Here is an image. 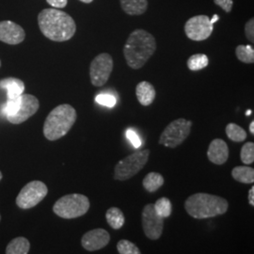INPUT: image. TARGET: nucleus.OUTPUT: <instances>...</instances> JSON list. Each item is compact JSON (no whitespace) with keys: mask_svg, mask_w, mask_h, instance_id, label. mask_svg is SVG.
I'll list each match as a JSON object with an SVG mask.
<instances>
[{"mask_svg":"<svg viewBox=\"0 0 254 254\" xmlns=\"http://www.w3.org/2000/svg\"><path fill=\"white\" fill-rule=\"evenodd\" d=\"M232 177L236 181L251 185L254 183V169L248 166H237L232 171Z\"/></svg>","mask_w":254,"mask_h":254,"instance_id":"nucleus-19","label":"nucleus"},{"mask_svg":"<svg viewBox=\"0 0 254 254\" xmlns=\"http://www.w3.org/2000/svg\"><path fill=\"white\" fill-rule=\"evenodd\" d=\"M163 176L160 173H149L143 179L142 185L148 192H155L164 185Z\"/></svg>","mask_w":254,"mask_h":254,"instance_id":"nucleus-22","label":"nucleus"},{"mask_svg":"<svg viewBox=\"0 0 254 254\" xmlns=\"http://www.w3.org/2000/svg\"><path fill=\"white\" fill-rule=\"evenodd\" d=\"M79 1H81L83 3H86V4H90L93 0H79Z\"/></svg>","mask_w":254,"mask_h":254,"instance_id":"nucleus-37","label":"nucleus"},{"mask_svg":"<svg viewBox=\"0 0 254 254\" xmlns=\"http://www.w3.org/2000/svg\"><path fill=\"white\" fill-rule=\"evenodd\" d=\"M110 236L105 229H94L82 236L81 245L86 251L95 252L109 245Z\"/></svg>","mask_w":254,"mask_h":254,"instance_id":"nucleus-13","label":"nucleus"},{"mask_svg":"<svg viewBox=\"0 0 254 254\" xmlns=\"http://www.w3.org/2000/svg\"><path fill=\"white\" fill-rule=\"evenodd\" d=\"M250 114H252V110H248V111L246 112V115H247V116H249Z\"/></svg>","mask_w":254,"mask_h":254,"instance_id":"nucleus-38","label":"nucleus"},{"mask_svg":"<svg viewBox=\"0 0 254 254\" xmlns=\"http://www.w3.org/2000/svg\"><path fill=\"white\" fill-rule=\"evenodd\" d=\"M26 38L23 27L11 21L0 22V41L8 45H18Z\"/></svg>","mask_w":254,"mask_h":254,"instance_id":"nucleus-14","label":"nucleus"},{"mask_svg":"<svg viewBox=\"0 0 254 254\" xmlns=\"http://www.w3.org/2000/svg\"><path fill=\"white\" fill-rule=\"evenodd\" d=\"M237 59L243 64H252L254 63V49L251 46H238L236 47Z\"/></svg>","mask_w":254,"mask_h":254,"instance_id":"nucleus-26","label":"nucleus"},{"mask_svg":"<svg viewBox=\"0 0 254 254\" xmlns=\"http://www.w3.org/2000/svg\"><path fill=\"white\" fill-rule=\"evenodd\" d=\"M47 193L48 189L45 183L29 182L19 192L16 204L21 209L33 208L46 198Z\"/></svg>","mask_w":254,"mask_h":254,"instance_id":"nucleus-8","label":"nucleus"},{"mask_svg":"<svg viewBox=\"0 0 254 254\" xmlns=\"http://www.w3.org/2000/svg\"><path fill=\"white\" fill-rule=\"evenodd\" d=\"M249 203L254 206V187H252V189L249 190Z\"/></svg>","mask_w":254,"mask_h":254,"instance_id":"nucleus-34","label":"nucleus"},{"mask_svg":"<svg viewBox=\"0 0 254 254\" xmlns=\"http://www.w3.org/2000/svg\"><path fill=\"white\" fill-rule=\"evenodd\" d=\"M229 208L228 200L208 193H196L185 201L187 213L196 219L215 218L224 215Z\"/></svg>","mask_w":254,"mask_h":254,"instance_id":"nucleus-3","label":"nucleus"},{"mask_svg":"<svg viewBox=\"0 0 254 254\" xmlns=\"http://www.w3.org/2000/svg\"><path fill=\"white\" fill-rule=\"evenodd\" d=\"M218 19H219V17H218V14H215V15H213V18L210 19V22L214 25L218 21Z\"/></svg>","mask_w":254,"mask_h":254,"instance_id":"nucleus-35","label":"nucleus"},{"mask_svg":"<svg viewBox=\"0 0 254 254\" xmlns=\"http://www.w3.org/2000/svg\"><path fill=\"white\" fill-rule=\"evenodd\" d=\"M96 103H98L99 105L108 107V108H113L116 105V98L111 95V94H107V93H102L98 94L95 97Z\"/></svg>","mask_w":254,"mask_h":254,"instance_id":"nucleus-29","label":"nucleus"},{"mask_svg":"<svg viewBox=\"0 0 254 254\" xmlns=\"http://www.w3.org/2000/svg\"><path fill=\"white\" fill-rule=\"evenodd\" d=\"M113 70V59L108 53L96 56L90 66V77L94 87H102L109 81Z\"/></svg>","mask_w":254,"mask_h":254,"instance_id":"nucleus-9","label":"nucleus"},{"mask_svg":"<svg viewBox=\"0 0 254 254\" xmlns=\"http://www.w3.org/2000/svg\"><path fill=\"white\" fill-rule=\"evenodd\" d=\"M209 64L208 57L205 54L192 55L188 60V67L190 71H200L207 67Z\"/></svg>","mask_w":254,"mask_h":254,"instance_id":"nucleus-24","label":"nucleus"},{"mask_svg":"<svg viewBox=\"0 0 254 254\" xmlns=\"http://www.w3.org/2000/svg\"><path fill=\"white\" fill-rule=\"evenodd\" d=\"M209 161L216 165H223L229 158V148L225 140L215 138L211 141L207 150Z\"/></svg>","mask_w":254,"mask_h":254,"instance_id":"nucleus-15","label":"nucleus"},{"mask_svg":"<svg viewBox=\"0 0 254 254\" xmlns=\"http://www.w3.org/2000/svg\"><path fill=\"white\" fill-rule=\"evenodd\" d=\"M76 118V111L71 105L64 104L56 107L48 114L44 125L46 138L50 141L62 138L71 130Z\"/></svg>","mask_w":254,"mask_h":254,"instance_id":"nucleus-4","label":"nucleus"},{"mask_svg":"<svg viewBox=\"0 0 254 254\" xmlns=\"http://www.w3.org/2000/svg\"><path fill=\"white\" fill-rule=\"evenodd\" d=\"M142 227L146 237L151 240H157L162 236L164 218L154 210V204L149 203L142 211Z\"/></svg>","mask_w":254,"mask_h":254,"instance_id":"nucleus-11","label":"nucleus"},{"mask_svg":"<svg viewBox=\"0 0 254 254\" xmlns=\"http://www.w3.org/2000/svg\"><path fill=\"white\" fill-rule=\"evenodd\" d=\"M0 220H1V215H0Z\"/></svg>","mask_w":254,"mask_h":254,"instance_id":"nucleus-41","label":"nucleus"},{"mask_svg":"<svg viewBox=\"0 0 254 254\" xmlns=\"http://www.w3.org/2000/svg\"><path fill=\"white\" fill-rule=\"evenodd\" d=\"M106 219L109 226L114 230H120L125 225V215L118 207H111L106 213Z\"/></svg>","mask_w":254,"mask_h":254,"instance_id":"nucleus-21","label":"nucleus"},{"mask_svg":"<svg viewBox=\"0 0 254 254\" xmlns=\"http://www.w3.org/2000/svg\"><path fill=\"white\" fill-rule=\"evenodd\" d=\"M117 251L120 254H140L141 252L133 242L122 239L117 243Z\"/></svg>","mask_w":254,"mask_h":254,"instance_id":"nucleus-27","label":"nucleus"},{"mask_svg":"<svg viewBox=\"0 0 254 254\" xmlns=\"http://www.w3.org/2000/svg\"><path fill=\"white\" fill-rule=\"evenodd\" d=\"M91 202L87 196L82 194H69L55 202L53 211L60 218L65 219L79 218L90 209Z\"/></svg>","mask_w":254,"mask_h":254,"instance_id":"nucleus-5","label":"nucleus"},{"mask_svg":"<svg viewBox=\"0 0 254 254\" xmlns=\"http://www.w3.org/2000/svg\"><path fill=\"white\" fill-rule=\"evenodd\" d=\"M225 132L228 137L235 142H243L248 136L245 130L234 123H231L228 125Z\"/></svg>","mask_w":254,"mask_h":254,"instance_id":"nucleus-23","label":"nucleus"},{"mask_svg":"<svg viewBox=\"0 0 254 254\" xmlns=\"http://www.w3.org/2000/svg\"><path fill=\"white\" fill-rule=\"evenodd\" d=\"M192 122L186 119H177L173 121L164 129L159 138V144L168 148H176L190 135Z\"/></svg>","mask_w":254,"mask_h":254,"instance_id":"nucleus-7","label":"nucleus"},{"mask_svg":"<svg viewBox=\"0 0 254 254\" xmlns=\"http://www.w3.org/2000/svg\"><path fill=\"white\" fill-rule=\"evenodd\" d=\"M156 50L154 37L144 29H136L127 38L124 56L130 68H142Z\"/></svg>","mask_w":254,"mask_h":254,"instance_id":"nucleus-2","label":"nucleus"},{"mask_svg":"<svg viewBox=\"0 0 254 254\" xmlns=\"http://www.w3.org/2000/svg\"><path fill=\"white\" fill-rule=\"evenodd\" d=\"M2 177H3V175H2V173H1V172H0V181H1V180H2Z\"/></svg>","mask_w":254,"mask_h":254,"instance_id":"nucleus-39","label":"nucleus"},{"mask_svg":"<svg viewBox=\"0 0 254 254\" xmlns=\"http://www.w3.org/2000/svg\"><path fill=\"white\" fill-rule=\"evenodd\" d=\"M136 95L141 106L148 107L153 104L155 98V89L148 81L139 82L136 87Z\"/></svg>","mask_w":254,"mask_h":254,"instance_id":"nucleus-16","label":"nucleus"},{"mask_svg":"<svg viewBox=\"0 0 254 254\" xmlns=\"http://www.w3.org/2000/svg\"><path fill=\"white\" fill-rule=\"evenodd\" d=\"M30 250V243L26 237L19 236L12 239L6 248L7 254H27Z\"/></svg>","mask_w":254,"mask_h":254,"instance_id":"nucleus-20","label":"nucleus"},{"mask_svg":"<svg viewBox=\"0 0 254 254\" xmlns=\"http://www.w3.org/2000/svg\"><path fill=\"white\" fill-rule=\"evenodd\" d=\"M150 150L146 149L127 155L116 164L114 169V179L127 181L139 173L148 162Z\"/></svg>","mask_w":254,"mask_h":254,"instance_id":"nucleus-6","label":"nucleus"},{"mask_svg":"<svg viewBox=\"0 0 254 254\" xmlns=\"http://www.w3.org/2000/svg\"><path fill=\"white\" fill-rule=\"evenodd\" d=\"M214 25L207 15H196L189 19L185 25V32L189 39L201 42L211 36Z\"/></svg>","mask_w":254,"mask_h":254,"instance_id":"nucleus-10","label":"nucleus"},{"mask_svg":"<svg viewBox=\"0 0 254 254\" xmlns=\"http://www.w3.org/2000/svg\"><path fill=\"white\" fill-rule=\"evenodd\" d=\"M127 137L131 141V143L136 148H139L141 146V140L137 136L136 132H134L131 129H128L127 131Z\"/></svg>","mask_w":254,"mask_h":254,"instance_id":"nucleus-31","label":"nucleus"},{"mask_svg":"<svg viewBox=\"0 0 254 254\" xmlns=\"http://www.w3.org/2000/svg\"><path fill=\"white\" fill-rule=\"evenodd\" d=\"M0 67H1V61H0Z\"/></svg>","mask_w":254,"mask_h":254,"instance_id":"nucleus-40","label":"nucleus"},{"mask_svg":"<svg viewBox=\"0 0 254 254\" xmlns=\"http://www.w3.org/2000/svg\"><path fill=\"white\" fill-rule=\"evenodd\" d=\"M245 34L247 39L252 43H254V19L251 18L246 24Z\"/></svg>","mask_w":254,"mask_h":254,"instance_id":"nucleus-30","label":"nucleus"},{"mask_svg":"<svg viewBox=\"0 0 254 254\" xmlns=\"http://www.w3.org/2000/svg\"><path fill=\"white\" fill-rule=\"evenodd\" d=\"M40 108V103L34 95L25 94L20 95V105L17 112L11 116L6 117L10 124L20 125L32 117Z\"/></svg>","mask_w":254,"mask_h":254,"instance_id":"nucleus-12","label":"nucleus"},{"mask_svg":"<svg viewBox=\"0 0 254 254\" xmlns=\"http://www.w3.org/2000/svg\"><path fill=\"white\" fill-rule=\"evenodd\" d=\"M156 213L163 218H169L173 213V204L168 198L163 197L155 201L154 204Z\"/></svg>","mask_w":254,"mask_h":254,"instance_id":"nucleus-25","label":"nucleus"},{"mask_svg":"<svg viewBox=\"0 0 254 254\" xmlns=\"http://www.w3.org/2000/svg\"><path fill=\"white\" fill-rule=\"evenodd\" d=\"M46 2L56 9H62L66 7L68 0H46Z\"/></svg>","mask_w":254,"mask_h":254,"instance_id":"nucleus-33","label":"nucleus"},{"mask_svg":"<svg viewBox=\"0 0 254 254\" xmlns=\"http://www.w3.org/2000/svg\"><path fill=\"white\" fill-rule=\"evenodd\" d=\"M38 25L42 33L53 42L69 41L76 31L73 17L56 8L43 9L38 15Z\"/></svg>","mask_w":254,"mask_h":254,"instance_id":"nucleus-1","label":"nucleus"},{"mask_svg":"<svg viewBox=\"0 0 254 254\" xmlns=\"http://www.w3.org/2000/svg\"><path fill=\"white\" fill-rule=\"evenodd\" d=\"M241 161L245 165H252L254 162V143L247 142L241 148Z\"/></svg>","mask_w":254,"mask_h":254,"instance_id":"nucleus-28","label":"nucleus"},{"mask_svg":"<svg viewBox=\"0 0 254 254\" xmlns=\"http://www.w3.org/2000/svg\"><path fill=\"white\" fill-rule=\"evenodd\" d=\"M121 7L128 15H141L148 9L147 0H120Z\"/></svg>","mask_w":254,"mask_h":254,"instance_id":"nucleus-18","label":"nucleus"},{"mask_svg":"<svg viewBox=\"0 0 254 254\" xmlns=\"http://www.w3.org/2000/svg\"><path fill=\"white\" fill-rule=\"evenodd\" d=\"M0 88L7 91L8 99H14L24 93L25 84L18 78L8 77L0 80Z\"/></svg>","mask_w":254,"mask_h":254,"instance_id":"nucleus-17","label":"nucleus"},{"mask_svg":"<svg viewBox=\"0 0 254 254\" xmlns=\"http://www.w3.org/2000/svg\"><path fill=\"white\" fill-rule=\"evenodd\" d=\"M214 3L219 6L225 12H231L233 9V0H214Z\"/></svg>","mask_w":254,"mask_h":254,"instance_id":"nucleus-32","label":"nucleus"},{"mask_svg":"<svg viewBox=\"0 0 254 254\" xmlns=\"http://www.w3.org/2000/svg\"><path fill=\"white\" fill-rule=\"evenodd\" d=\"M250 131H251L252 135H254V121H253L250 125Z\"/></svg>","mask_w":254,"mask_h":254,"instance_id":"nucleus-36","label":"nucleus"}]
</instances>
